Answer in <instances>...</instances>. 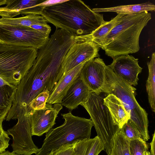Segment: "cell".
I'll return each mask as SVG.
<instances>
[{
    "instance_id": "2e32d148",
    "label": "cell",
    "mask_w": 155,
    "mask_h": 155,
    "mask_svg": "<svg viewBox=\"0 0 155 155\" xmlns=\"http://www.w3.org/2000/svg\"><path fill=\"white\" fill-rule=\"evenodd\" d=\"M103 104L107 107L114 124L120 129L130 119V116L120 100L112 94L103 99Z\"/></svg>"
},
{
    "instance_id": "1f68e13d",
    "label": "cell",
    "mask_w": 155,
    "mask_h": 155,
    "mask_svg": "<svg viewBox=\"0 0 155 155\" xmlns=\"http://www.w3.org/2000/svg\"><path fill=\"white\" fill-rule=\"evenodd\" d=\"M6 3V0H0V6L5 5Z\"/></svg>"
},
{
    "instance_id": "ac0fdd59",
    "label": "cell",
    "mask_w": 155,
    "mask_h": 155,
    "mask_svg": "<svg viewBox=\"0 0 155 155\" xmlns=\"http://www.w3.org/2000/svg\"><path fill=\"white\" fill-rule=\"evenodd\" d=\"M104 150V144L97 136L93 138L78 141L74 146V155H98Z\"/></svg>"
},
{
    "instance_id": "9c48e42d",
    "label": "cell",
    "mask_w": 155,
    "mask_h": 155,
    "mask_svg": "<svg viewBox=\"0 0 155 155\" xmlns=\"http://www.w3.org/2000/svg\"><path fill=\"white\" fill-rule=\"evenodd\" d=\"M99 48L96 44L92 41L74 42L64 58L61 66L62 76L60 79L80 64L99 58Z\"/></svg>"
},
{
    "instance_id": "8992f818",
    "label": "cell",
    "mask_w": 155,
    "mask_h": 155,
    "mask_svg": "<svg viewBox=\"0 0 155 155\" xmlns=\"http://www.w3.org/2000/svg\"><path fill=\"white\" fill-rule=\"evenodd\" d=\"M38 50L31 47L0 43V77L17 87L33 65Z\"/></svg>"
},
{
    "instance_id": "d6986e66",
    "label": "cell",
    "mask_w": 155,
    "mask_h": 155,
    "mask_svg": "<svg viewBox=\"0 0 155 155\" xmlns=\"http://www.w3.org/2000/svg\"><path fill=\"white\" fill-rule=\"evenodd\" d=\"M123 14H117L116 16L109 21L100 26L92 33L87 35L82 36H75V42L90 41L93 42L97 45L102 39L111 31L119 20Z\"/></svg>"
},
{
    "instance_id": "5bb4252c",
    "label": "cell",
    "mask_w": 155,
    "mask_h": 155,
    "mask_svg": "<svg viewBox=\"0 0 155 155\" xmlns=\"http://www.w3.org/2000/svg\"><path fill=\"white\" fill-rule=\"evenodd\" d=\"M86 62L82 63L76 66L60 79L50 93L46 103L51 104L61 103L68 89L79 77L81 68Z\"/></svg>"
},
{
    "instance_id": "7a4b0ae2",
    "label": "cell",
    "mask_w": 155,
    "mask_h": 155,
    "mask_svg": "<svg viewBox=\"0 0 155 155\" xmlns=\"http://www.w3.org/2000/svg\"><path fill=\"white\" fill-rule=\"evenodd\" d=\"M41 15L56 29L65 30L76 36L90 34L106 22L103 14L93 12L80 0H64L46 6Z\"/></svg>"
},
{
    "instance_id": "603a6c76",
    "label": "cell",
    "mask_w": 155,
    "mask_h": 155,
    "mask_svg": "<svg viewBox=\"0 0 155 155\" xmlns=\"http://www.w3.org/2000/svg\"><path fill=\"white\" fill-rule=\"evenodd\" d=\"M129 142L120 130L118 131L114 137L110 155H130Z\"/></svg>"
},
{
    "instance_id": "d4e9b609",
    "label": "cell",
    "mask_w": 155,
    "mask_h": 155,
    "mask_svg": "<svg viewBox=\"0 0 155 155\" xmlns=\"http://www.w3.org/2000/svg\"><path fill=\"white\" fill-rule=\"evenodd\" d=\"M120 131L130 141L142 138L137 127L130 119L123 125Z\"/></svg>"
},
{
    "instance_id": "4316f807",
    "label": "cell",
    "mask_w": 155,
    "mask_h": 155,
    "mask_svg": "<svg viewBox=\"0 0 155 155\" xmlns=\"http://www.w3.org/2000/svg\"><path fill=\"white\" fill-rule=\"evenodd\" d=\"M3 120H0V153L5 151L8 147L10 139L7 131L3 129L2 124Z\"/></svg>"
},
{
    "instance_id": "ffe728a7",
    "label": "cell",
    "mask_w": 155,
    "mask_h": 155,
    "mask_svg": "<svg viewBox=\"0 0 155 155\" xmlns=\"http://www.w3.org/2000/svg\"><path fill=\"white\" fill-rule=\"evenodd\" d=\"M17 87L10 84L0 86V120H4L12 107Z\"/></svg>"
},
{
    "instance_id": "d6a6232c",
    "label": "cell",
    "mask_w": 155,
    "mask_h": 155,
    "mask_svg": "<svg viewBox=\"0 0 155 155\" xmlns=\"http://www.w3.org/2000/svg\"><path fill=\"white\" fill-rule=\"evenodd\" d=\"M144 155H151L150 152L148 151L144 152Z\"/></svg>"
},
{
    "instance_id": "e0dca14e",
    "label": "cell",
    "mask_w": 155,
    "mask_h": 155,
    "mask_svg": "<svg viewBox=\"0 0 155 155\" xmlns=\"http://www.w3.org/2000/svg\"><path fill=\"white\" fill-rule=\"evenodd\" d=\"M92 10L94 12L99 13L101 12H114L117 14H129L149 11H154L155 5L150 2H147L137 4L121 5L105 8H94Z\"/></svg>"
},
{
    "instance_id": "f1b7e54d",
    "label": "cell",
    "mask_w": 155,
    "mask_h": 155,
    "mask_svg": "<svg viewBox=\"0 0 155 155\" xmlns=\"http://www.w3.org/2000/svg\"><path fill=\"white\" fill-rule=\"evenodd\" d=\"M40 32L49 35L51 30L50 26L48 24L46 25L36 24L31 25L30 27Z\"/></svg>"
},
{
    "instance_id": "cb8c5ba5",
    "label": "cell",
    "mask_w": 155,
    "mask_h": 155,
    "mask_svg": "<svg viewBox=\"0 0 155 155\" xmlns=\"http://www.w3.org/2000/svg\"><path fill=\"white\" fill-rule=\"evenodd\" d=\"M50 95V92L47 89L40 92L28 105L27 108L31 110L44 108Z\"/></svg>"
},
{
    "instance_id": "6da1fadb",
    "label": "cell",
    "mask_w": 155,
    "mask_h": 155,
    "mask_svg": "<svg viewBox=\"0 0 155 155\" xmlns=\"http://www.w3.org/2000/svg\"><path fill=\"white\" fill-rule=\"evenodd\" d=\"M70 47L64 39L52 35L38 50L33 65L17 86L7 121L17 119L28 104L44 90L51 91L62 76L61 64Z\"/></svg>"
},
{
    "instance_id": "52a82bcc",
    "label": "cell",
    "mask_w": 155,
    "mask_h": 155,
    "mask_svg": "<svg viewBox=\"0 0 155 155\" xmlns=\"http://www.w3.org/2000/svg\"><path fill=\"white\" fill-rule=\"evenodd\" d=\"M101 93L90 91L88 95L81 104L87 111L93 121L97 136L101 139L108 155H110L113 140L120 130L115 125L107 107L104 104Z\"/></svg>"
},
{
    "instance_id": "8fae6325",
    "label": "cell",
    "mask_w": 155,
    "mask_h": 155,
    "mask_svg": "<svg viewBox=\"0 0 155 155\" xmlns=\"http://www.w3.org/2000/svg\"><path fill=\"white\" fill-rule=\"evenodd\" d=\"M108 65L124 81L132 86L137 85L138 75L142 69L138 64V59L129 54L121 55L114 58Z\"/></svg>"
},
{
    "instance_id": "3957f363",
    "label": "cell",
    "mask_w": 155,
    "mask_h": 155,
    "mask_svg": "<svg viewBox=\"0 0 155 155\" xmlns=\"http://www.w3.org/2000/svg\"><path fill=\"white\" fill-rule=\"evenodd\" d=\"M151 18L148 12L123 14L117 24L101 41L98 46L113 59L138 51L139 37Z\"/></svg>"
},
{
    "instance_id": "9a60e30c",
    "label": "cell",
    "mask_w": 155,
    "mask_h": 155,
    "mask_svg": "<svg viewBox=\"0 0 155 155\" xmlns=\"http://www.w3.org/2000/svg\"><path fill=\"white\" fill-rule=\"evenodd\" d=\"M90 91L79 76L68 89L61 104L72 110L86 100Z\"/></svg>"
},
{
    "instance_id": "7c38bea8",
    "label": "cell",
    "mask_w": 155,
    "mask_h": 155,
    "mask_svg": "<svg viewBox=\"0 0 155 155\" xmlns=\"http://www.w3.org/2000/svg\"><path fill=\"white\" fill-rule=\"evenodd\" d=\"M106 66L102 59L97 58L87 62L82 67L80 76L91 91L102 93Z\"/></svg>"
},
{
    "instance_id": "484cf974",
    "label": "cell",
    "mask_w": 155,
    "mask_h": 155,
    "mask_svg": "<svg viewBox=\"0 0 155 155\" xmlns=\"http://www.w3.org/2000/svg\"><path fill=\"white\" fill-rule=\"evenodd\" d=\"M129 146L130 155H144L148 150V145L142 138L130 141Z\"/></svg>"
},
{
    "instance_id": "4dcf8cb0",
    "label": "cell",
    "mask_w": 155,
    "mask_h": 155,
    "mask_svg": "<svg viewBox=\"0 0 155 155\" xmlns=\"http://www.w3.org/2000/svg\"><path fill=\"white\" fill-rule=\"evenodd\" d=\"M0 155H18L12 152H10L8 151H5L2 153H0Z\"/></svg>"
},
{
    "instance_id": "83f0119b",
    "label": "cell",
    "mask_w": 155,
    "mask_h": 155,
    "mask_svg": "<svg viewBox=\"0 0 155 155\" xmlns=\"http://www.w3.org/2000/svg\"><path fill=\"white\" fill-rule=\"evenodd\" d=\"M74 143L63 146L49 155H74Z\"/></svg>"
},
{
    "instance_id": "5b68a950",
    "label": "cell",
    "mask_w": 155,
    "mask_h": 155,
    "mask_svg": "<svg viewBox=\"0 0 155 155\" xmlns=\"http://www.w3.org/2000/svg\"><path fill=\"white\" fill-rule=\"evenodd\" d=\"M105 71V80L101 92L112 94L120 100L142 138L148 141L150 139L148 114L136 99V88L118 77L109 65L106 66Z\"/></svg>"
},
{
    "instance_id": "277c9868",
    "label": "cell",
    "mask_w": 155,
    "mask_h": 155,
    "mask_svg": "<svg viewBox=\"0 0 155 155\" xmlns=\"http://www.w3.org/2000/svg\"><path fill=\"white\" fill-rule=\"evenodd\" d=\"M61 115L64 123L46 133L42 147L35 155H49L63 146L90 138L94 126L91 118L76 116L71 112Z\"/></svg>"
},
{
    "instance_id": "7402d4cb",
    "label": "cell",
    "mask_w": 155,
    "mask_h": 155,
    "mask_svg": "<svg viewBox=\"0 0 155 155\" xmlns=\"http://www.w3.org/2000/svg\"><path fill=\"white\" fill-rule=\"evenodd\" d=\"M149 75L146 85L149 102L152 111L155 112V53H152L150 61L147 63Z\"/></svg>"
},
{
    "instance_id": "44dd1931",
    "label": "cell",
    "mask_w": 155,
    "mask_h": 155,
    "mask_svg": "<svg viewBox=\"0 0 155 155\" xmlns=\"http://www.w3.org/2000/svg\"><path fill=\"white\" fill-rule=\"evenodd\" d=\"M47 21L42 15L28 14L16 18H0V24L15 26L30 27L34 25H46Z\"/></svg>"
},
{
    "instance_id": "f546056e",
    "label": "cell",
    "mask_w": 155,
    "mask_h": 155,
    "mask_svg": "<svg viewBox=\"0 0 155 155\" xmlns=\"http://www.w3.org/2000/svg\"><path fill=\"white\" fill-rule=\"evenodd\" d=\"M155 131L153 135V138L151 142L150 143V153L151 155H155Z\"/></svg>"
},
{
    "instance_id": "ba28073f",
    "label": "cell",
    "mask_w": 155,
    "mask_h": 155,
    "mask_svg": "<svg viewBox=\"0 0 155 155\" xmlns=\"http://www.w3.org/2000/svg\"><path fill=\"white\" fill-rule=\"evenodd\" d=\"M49 38V35L30 27L0 24L1 44L31 47L38 50Z\"/></svg>"
},
{
    "instance_id": "4fadbf2b",
    "label": "cell",
    "mask_w": 155,
    "mask_h": 155,
    "mask_svg": "<svg viewBox=\"0 0 155 155\" xmlns=\"http://www.w3.org/2000/svg\"><path fill=\"white\" fill-rule=\"evenodd\" d=\"M45 1L6 0L5 6L0 7V16L11 18L20 14L41 15L45 7L38 5Z\"/></svg>"
},
{
    "instance_id": "30bf717a",
    "label": "cell",
    "mask_w": 155,
    "mask_h": 155,
    "mask_svg": "<svg viewBox=\"0 0 155 155\" xmlns=\"http://www.w3.org/2000/svg\"><path fill=\"white\" fill-rule=\"evenodd\" d=\"M46 103L42 109L30 111L32 136H41L47 133L55 124V120L62 108L61 103Z\"/></svg>"
}]
</instances>
